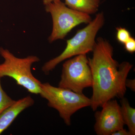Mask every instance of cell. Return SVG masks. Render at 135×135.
Returning <instances> with one entry per match:
<instances>
[{
  "instance_id": "16",
  "label": "cell",
  "mask_w": 135,
  "mask_h": 135,
  "mask_svg": "<svg viewBox=\"0 0 135 135\" xmlns=\"http://www.w3.org/2000/svg\"><path fill=\"white\" fill-rule=\"evenodd\" d=\"M54 1V0H42L44 4L45 5L48 4V3H50Z\"/></svg>"
},
{
  "instance_id": "6",
  "label": "cell",
  "mask_w": 135,
  "mask_h": 135,
  "mask_svg": "<svg viewBox=\"0 0 135 135\" xmlns=\"http://www.w3.org/2000/svg\"><path fill=\"white\" fill-rule=\"evenodd\" d=\"M92 85V72L86 54L75 56L64 63L58 87L82 94L84 89Z\"/></svg>"
},
{
  "instance_id": "10",
  "label": "cell",
  "mask_w": 135,
  "mask_h": 135,
  "mask_svg": "<svg viewBox=\"0 0 135 135\" xmlns=\"http://www.w3.org/2000/svg\"><path fill=\"white\" fill-rule=\"evenodd\" d=\"M121 113L124 124L127 125L131 135L135 134V109L131 107L127 99L121 98Z\"/></svg>"
},
{
  "instance_id": "9",
  "label": "cell",
  "mask_w": 135,
  "mask_h": 135,
  "mask_svg": "<svg viewBox=\"0 0 135 135\" xmlns=\"http://www.w3.org/2000/svg\"><path fill=\"white\" fill-rule=\"evenodd\" d=\"M100 0H65L68 7L88 15L93 14L98 11Z\"/></svg>"
},
{
  "instance_id": "11",
  "label": "cell",
  "mask_w": 135,
  "mask_h": 135,
  "mask_svg": "<svg viewBox=\"0 0 135 135\" xmlns=\"http://www.w3.org/2000/svg\"><path fill=\"white\" fill-rule=\"evenodd\" d=\"M15 101L9 96L3 89L0 77V113L11 106Z\"/></svg>"
},
{
  "instance_id": "1",
  "label": "cell",
  "mask_w": 135,
  "mask_h": 135,
  "mask_svg": "<svg viewBox=\"0 0 135 135\" xmlns=\"http://www.w3.org/2000/svg\"><path fill=\"white\" fill-rule=\"evenodd\" d=\"M92 51V58H88L92 77L90 106L95 111L114 98L124 97L126 80L133 65L128 62L119 64L113 58L112 46L102 38L96 42Z\"/></svg>"
},
{
  "instance_id": "3",
  "label": "cell",
  "mask_w": 135,
  "mask_h": 135,
  "mask_svg": "<svg viewBox=\"0 0 135 135\" xmlns=\"http://www.w3.org/2000/svg\"><path fill=\"white\" fill-rule=\"evenodd\" d=\"M0 55L4 61L0 64V77L12 78L17 84L23 86L28 92L39 94L41 83L33 75L31 67L34 63L40 61L35 56L25 58L15 56L8 50L0 47Z\"/></svg>"
},
{
  "instance_id": "12",
  "label": "cell",
  "mask_w": 135,
  "mask_h": 135,
  "mask_svg": "<svg viewBox=\"0 0 135 135\" xmlns=\"http://www.w3.org/2000/svg\"><path fill=\"white\" fill-rule=\"evenodd\" d=\"M116 38L119 42L124 44L131 37L130 33L126 28L117 27Z\"/></svg>"
},
{
  "instance_id": "15",
  "label": "cell",
  "mask_w": 135,
  "mask_h": 135,
  "mask_svg": "<svg viewBox=\"0 0 135 135\" xmlns=\"http://www.w3.org/2000/svg\"><path fill=\"white\" fill-rule=\"evenodd\" d=\"M112 135H131V134L128 131L123 128L114 132L112 134Z\"/></svg>"
},
{
  "instance_id": "8",
  "label": "cell",
  "mask_w": 135,
  "mask_h": 135,
  "mask_svg": "<svg viewBox=\"0 0 135 135\" xmlns=\"http://www.w3.org/2000/svg\"><path fill=\"white\" fill-rule=\"evenodd\" d=\"M35 101L28 96L15 101L11 106L0 113V134L5 131L18 115L26 109L32 106Z\"/></svg>"
},
{
  "instance_id": "5",
  "label": "cell",
  "mask_w": 135,
  "mask_h": 135,
  "mask_svg": "<svg viewBox=\"0 0 135 135\" xmlns=\"http://www.w3.org/2000/svg\"><path fill=\"white\" fill-rule=\"evenodd\" d=\"M45 9L50 13L53 20L52 32L48 39L50 43L64 38L77 26L92 21L89 15L68 7L60 0H54L46 4Z\"/></svg>"
},
{
  "instance_id": "4",
  "label": "cell",
  "mask_w": 135,
  "mask_h": 135,
  "mask_svg": "<svg viewBox=\"0 0 135 135\" xmlns=\"http://www.w3.org/2000/svg\"><path fill=\"white\" fill-rule=\"evenodd\" d=\"M39 95L48 101L49 107L57 110L68 126L71 118L80 109L90 106L91 102L84 94H78L67 89L56 87L49 83H41Z\"/></svg>"
},
{
  "instance_id": "7",
  "label": "cell",
  "mask_w": 135,
  "mask_h": 135,
  "mask_svg": "<svg viewBox=\"0 0 135 135\" xmlns=\"http://www.w3.org/2000/svg\"><path fill=\"white\" fill-rule=\"evenodd\" d=\"M102 110L95 114L94 130L98 135H112L124 127L120 105L116 100L107 101L102 106Z\"/></svg>"
},
{
  "instance_id": "14",
  "label": "cell",
  "mask_w": 135,
  "mask_h": 135,
  "mask_svg": "<svg viewBox=\"0 0 135 135\" xmlns=\"http://www.w3.org/2000/svg\"><path fill=\"white\" fill-rule=\"evenodd\" d=\"M126 88L128 87L131 89L132 91H135V79H127L126 81Z\"/></svg>"
},
{
  "instance_id": "2",
  "label": "cell",
  "mask_w": 135,
  "mask_h": 135,
  "mask_svg": "<svg viewBox=\"0 0 135 135\" xmlns=\"http://www.w3.org/2000/svg\"><path fill=\"white\" fill-rule=\"evenodd\" d=\"M104 16L100 12L86 26L79 30L73 38L66 41V46L62 53L58 56L45 63L42 70L48 74L60 62L73 56L86 54L92 51L95 44L97 33L104 25Z\"/></svg>"
},
{
  "instance_id": "13",
  "label": "cell",
  "mask_w": 135,
  "mask_h": 135,
  "mask_svg": "<svg viewBox=\"0 0 135 135\" xmlns=\"http://www.w3.org/2000/svg\"><path fill=\"white\" fill-rule=\"evenodd\" d=\"M124 44L125 49L129 53H133L135 52V40L133 37H131Z\"/></svg>"
}]
</instances>
